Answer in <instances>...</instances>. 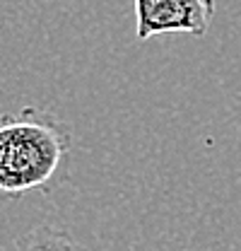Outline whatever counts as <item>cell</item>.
<instances>
[{
	"mask_svg": "<svg viewBox=\"0 0 241 251\" xmlns=\"http://www.w3.org/2000/svg\"><path fill=\"white\" fill-rule=\"evenodd\" d=\"M135 36L147 41L159 34H208L215 0H133Z\"/></svg>",
	"mask_w": 241,
	"mask_h": 251,
	"instance_id": "obj_2",
	"label": "cell"
},
{
	"mask_svg": "<svg viewBox=\"0 0 241 251\" xmlns=\"http://www.w3.org/2000/svg\"><path fill=\"white\" fill-rule=\"evenodd\" d=\"M15 251H90L85 249L72 234L56 227H36L17 239Z\"/></svg>",
	"mask_w": 241,
	"mask_h": 251,
	"instance_id": "obj_3",
	"label": "cell"
},
{
	"mask_svg": "<svg viewBox=\"0 0 241 251\" xmlns=\"http://www.w3.org/2000/svg\"><path fill=\"white\" fill-rule=\"evenodd\" d=\"M70 126L39 106L0 116V196L22 198L53 184L70 152Z\"/></svg>",
	"mask_w": 241,
	"mask_h": 251,
	"instance_id": "obj_1",
	"label": "cell"
}]
</instances>
